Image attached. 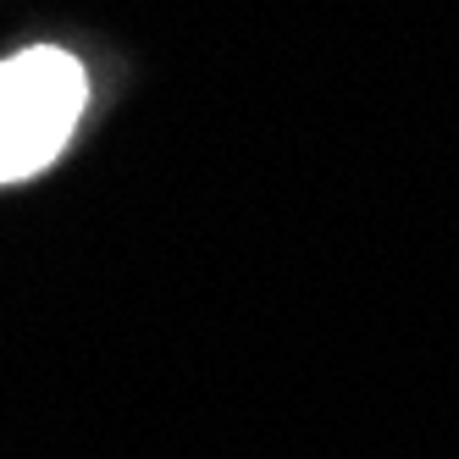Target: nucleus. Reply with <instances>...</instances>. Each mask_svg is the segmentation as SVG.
I'll list each match as a JSON object with an SVG mask.
<instances>
[{
	"instance_id": "obj_1",
	"label": "nucleus",
	"mask_w": 459,
	"mask_h": 459,
	"mask_svg": "<svg viewBox=\"0 0 459 459\" xmlns=\"http://www.w3.org/2000/svg\"><path fill=\"white\" fill-rule=\"evenodd\" d=\"M83 106L89 78L67 50L34 45L0 61V183L45 172L73 139Z\"/></svg>"
}]
</instances>
